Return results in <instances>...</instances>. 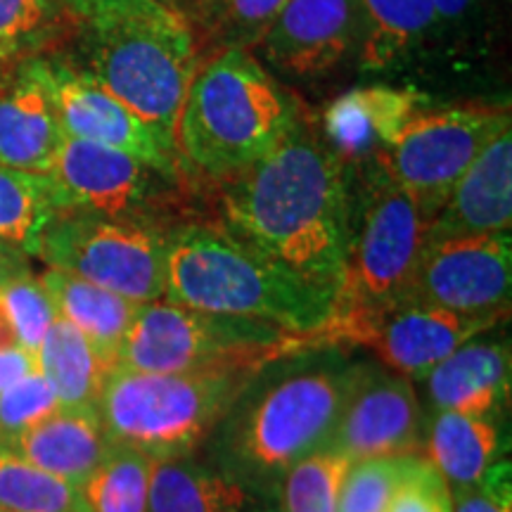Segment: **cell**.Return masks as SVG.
I'll list each match as a JSON object with an SVG mask.
<instances>
[{"label":"cell","mask_w":512,"mask_h":512,"mask_svg":"<svg viewBox=\"0 0 512 512\" xmlns=\"http://www.w3.org/2000/svg\"><path fill=\"white\" fill-rule=\"evenodd\" d=\"M155 3L164 5V8H169L174 12H181V15L190 19V15L197 10V5H200L202 0H155Z\"/></svg>","instance_id":"cell-43"},{"label":"cell","mask_w":512,"mask_h":512,"mask_svg":"<svg viewBox=\"0 0 512 512\" xmlns=\"http://www.w3.org/2000/svg\"><path fill=\"white\" fill-rule=\"evenodd\" d=\"M36 370V356L27 349H0V394Z\"/></svg>","instance_id":"cell-39"},{"label":"cell","mask_w":512,"mask_h":512,"mask_svg":"<svg viewBox=\"0 0 512 512\" xmlns=\"http://www.w3.org/2000/svg\"><path fill=\"white\" fill-rule=\"evenodd\" d=\"M0 304L17 332L19 347L36 356L43 337L57 320L53 299L43 287L41 275H34L29 268L12 275L0 290Z\"/></svg>","instance_id":"cell-34"},{"label":"cell","mask_w":512,"mask_h":512,"mask_svg":"<svg viewBox=\"0 0 512 512\" xmlns=\"http://www.w3.org/2000/svg\"><path fill=\"white\" fill-rule=\"evenodd\" d=\"M361 190L351 195V230L342 285L323 330L325 344H339L351 330L411 299L415 271L427 245L430 219L408 192L377 164H363Z\"/></svg>","instance_id":"cell-5"},{"label":"cell","mask_w":512,"mask_h":512,"mask_svg":"<svg viewBox=\"0 0 512 512\" xmlns=\"http://www.w3.org/2000/svg\"><path fill=\"white\" fill-rule=\"evenodd\" d=\"M418 107H422V98L413 91L389 86L354 88L328 105L323 138L344 169L363 166L394 143Z\"/></svg>","instance_id":"cell-19"},{"label":"cell","mask_w":512,"mask_h":512,"mask_svg":"<svg viewBox=\"0 0 512 512\" xmlns=\"http://www.w3.org/2000/svg\"><path fill=\"white\" fill-rule=\"evenodd\" d=\"M361 46L356 0H290L252 50L294 79H316L337 69Z\"/></svg>","instance_id":"cell-16"},{"label":"cell","mask_w":512,"mask_h":512,"mask_svg":"<svg viewBox=\"0 0 512 512\" xmlns=\"http://www.w3.org/2000/svg\"><path fill=\"white\" fill-rule=\"evenodd\" d=\"M510 479V460H498L477 486L451 491L453 512H512Z\"/></svg>","instance_id":"cell-37"},{"label":"cell","mask_w":512,"mask_h":512,"mask_svg":"<svg viewBox=\"0 0 512 512\" xmlns=\"http://www.w3.org/2000/svg\"><path fill=\"white\" fill-rule=\"evenodd\" d=\"M157 460L114 446L76 486L81 512H150V484Z\"/></svg>","instance_id":"cell-27"},{"label":"cell","mask_w":512,"mask_h":512,"mask_svg":"<svg viewBox=\"0 0 512 512\" xmlns=\"http://www.w3.org/2000/svg\"><path fill=\"white\" fill-rule=\"evenodd\" d=\"M64 15L57 0H0V67L34 57L64 31Z\"/></svg>","instance_id":"cell-30"},{"label":"cell","mask_w":512,"mask_h":512,"mask_svg":"<svg viewBox=\"0 0 512 512\" xmlns=\"http://www.w3.org/2000/svg\"><path fill=\"white\" fill-rule=\"evenodd\" d=\"M64 140L50 91L48 60H29L0 76V166L48 176Z\"/></svg>","instance_id":"cell-17"},{"label":"cell","mask_w":512,"mask_h":512,"mask_svg":"<svg viewBox=\"0 0 512 512\" xmlns=\"http://www.w3.org/2000/svg\"><path fill=\"white\" fill-rule=\"evenodd\" d=\"M309 344H320V339L290 335L256 320L197 311L162 297L136 306L117 368L138 373L261 368Z\"/></svg>","instance_id":"cell-8"},{"label":"cell","mask_w":512,"mask_h":512,"mask_svg":"<svg viewBox=\"0 0 512 512\" xmlns=\"http://www.w3.org/2000/svg\"><path fill=\"white\" fill-rule=\"evenodd\" d=\"M41 283L53 299L57 318L74 325L117 368L119 347L138 304L57 268H48Z\"/></svg>","instance_id":"cell-24"},{"label":"cell","mask_w":512,"mask_h":512,"mask_svg":"<svg viewBox=\"0 0 512 512\" xmlns=\"http://www.w3.org/2000/svg\"><path fill=\"white\" fill-rule=\"evenodd\" d=\"M287 3L290 0H202L190 15V22L202 17L207 27V48L214 53L223 48L252 50Z\"/></svg>","instance_id":"cell-32"},{"label":"cell","mask_w":512,"mask_h":512,"mask_svg":"<svg viewBox=\"0 0 512 512\" xmlns=\"http://www.w3.org/2000/svg\"><path fill=\"white\" fill-rule=\"evenodd\" d=\"M55 214L166 223L183 181L169 178L124 150L64 138L48 176ZM53 214V216H55Z\"/></svg>","instance_id":"cell-11"},{"label":"cell","mask_w":512,"mask_h":512,"mask_svg":"<svg viewBox=\"0 0 512 512\" xmlns=\"http://www.w3.org/2000/svg\"><path fill=\"white\" fill-rule=\"evenodd\" d=\"M498 320L503 318L465 316L408 299L358 325L344 342L368 347L382 368L406 380H425L446 356L472 337L494 330Z\"/></svg>","instance_id":"cell-15"},{"label":"cell","mask_w":512,"mask_h":512,"mask_svg":"<svg viewBox=\"0 0 512 512\" xmlns=\"http://www.w3.org/2000/svg\"><path fill=\"white\" fill-rule=\"evenodd\" d=\"M228 233L335 299L351 230L344 164L302 110L285 138L240 174L219 183Z\"/></svg>","instance_id":"cell-1"},{"label":"cell","mask_w":512,"mask_h":512,"mask_svg":"<svg viewBox=\"0 0 512 512\" xmlns=\"http://www.w3.org/2000/svg\"><path fill=\"white\" fill-rule=\"evenodd\" d=\"M57 3H60L74 19H81V22L86 24L159 5L155 0H57Z\"/></svg>","instance_id":"cell-38"},{"label":"cell","mask_w":512,"mask_h":512,"mask_svg":"<svg viewBox=\"0 0 512 512\" xmlns=\"http://www.w3.org/2000/svg\"><path fill=\"white\" fill-rule=\"evenodd\" d=\"M0 349H22L19 347L17 332L12 328L8 313H5L3 304H0Z\"/></svg>","instance_id":"cell-42"},{"label":"cell","mask_w":512,"mask_h":512,"mask_svg":"<svg viewBox=\"0 0 512 512\" xmlns=\"http://www.w3.org/2000/svg\"><path fill=\"white\" fill-rule=\"evenodd\" d=\"M512 292L510 233L427 240L411 299L465 316L505 318Z\"/></svg>","instance_id":"cell-12"},{"label":"cell","mask_w":512,"mask_h":512,"mask_svg":"<svg viewBox=\"0 0 512 512\" xmlns=\"http://www.w3.org/2000/svg\"><path fill=\"white\" fill-rule=\"evenodd\" d=\"M48 76L64 138L91 140L124 150L169 178L183 181L188 169L178 147L114 98L102 83L72 62L48 60Z\"/></svg>","instance_id":"cell-14"},{"label":"cell","mask_w":512,"mask_h":512,"mask_svg":"<svg viewBox=\"0 0 512 512\" xmlns=\"http://www.w3.org/2000/svg\"><path fill=\"white\" fill-rule=\"evenodd\" d=\"M508 126L510 110L501 105L418 107L373 164L432 221L467 166Z\"/></svg>","instance_id":"cell-10"},{"label":"cell","mask_w":512,"mask_h":512,"mask_svg":"<svg viewBox=\"0 0 512 512\" xmlns=\"http://www.w3.org/2000/svg\"><path fill=\"white\" fill-rule=\"evenodd\" d=\"M489 332L472 337L425 377L434 411L498 418L510 396L512 361L508 339Z\"/></svg>","instance_id":"cell-20"},{"label":"cell","mask_w":512,"mask_h":512,"mask_svg":"<svg viewBox=\"0 0 512 512\" xmlns=\"http://www.w3.org/2000/svg\"><path fill=\"white\" fill-rule=\"evenodd\" d=\"M349 467L351 460L330 448L299 460L275 489L280 512H337Z\"/></svg>","instance_id":"cell-31"},{"label":"cell","mask_w":512,"mask_h":512,"mask_svg":"<svg viewBox=\"0 0 512 512\" xmlns=\"http://www.w3.org/2000/svg\"><path fill=\"white\" fill-rule=\"evenodd\" d=\"M259 368L138 373L114 368L98 396L100 422L112 446L155 460L192 456Z\"/></svg>","instance_id":"cell-7"},{"label":"cell","mask_w":512,"mask_h":512,"mask_svg":"<svg viewBox=\"0 0 512 512\" xmlns=\"http://www.w3.org/2000/svg\"><path fill=\"white\" fill-rule=\"evenodd\" d=\"M512 228V126L503 128L465 169L444 207L430 221L427 240L510 233Z\"/></svg>","instance_id":"cell-18"},{"label":"cell","mask_w":512,"mask_h":512,"mask_svg":"<svg viewBox=\"0 0 512 512\" xmlns=\"http://www.w3.org/2000/svg\"><path fill=\"white\" fill-rule=\"evenodd\" d=\"M166 230L155 221L55 214L41 235L38 256L48 268L105 287L133 304L164 297Z\"/></svg>","instance_id":"cell-9"},{"label":"cell","mask_w":512,"mask_h":512,"mask_svg":"<svg viewBox=\"0 0 512 512\" xmlns=\"http://www.w3.org/2000/svg\"><path fill=\"white\" fill-rule=\"evenodd\" d=\"M382 512H453V496L430 460L418 458Z\"/></svg>","instance_id":"cell-36"},{"label":"cell","mask_w":512,"mask_h":512,"mask_svg":"<svg viewBox=\"0 0 512 512\" xmlns=\"http://www.w3.org/2000/svg\"><path fill=\"white\" fill-rule=\"evenodd\" d=\"M60 406L55 389L41 370L22 377L0 394V446H8L12 439Z\"/></svg>","instance_id":"cell-35"},{"label":"cell","mask_w":512,"mask_h":512,"mask_svg":"<svg viewBox=\"0 0 512 512\" xmlns=\"http://www.w3.org/2000/svg\"><path fill=\"white\" fill-rule=\"evenodd\" d=\"M150 512H266V498L219 467L183 456L157 460Z\"/></svg>","instance_id":"cell-22"},{"label":"cell","mask_w":512,"mask_h":512,"mask_svg":"<svg viewBox=\"0 0 512 512\" xmlns=\"http://www.w3.org/2000/svg\"><path fill=\"white\" fill-rule=\"evenodd\" d=\"M361 12V64L387 69L437 27L432 0H356Z\"/></svg>","instance_id":"cell-26"},{"label":"cell","mask_w":512,"mask_h":512,"mask_svg":"<svg viewBox=\"0 0 512 512\" xmlns=\"http://www.w3.org/2000/svg\"><path fill=\"white\" fill-rule=\"evenodd\" d=\"M8 448L48 475L79 486L114 446L107 439L98 408L60 406L12 439Z\"/></svg>","instance_id":"cell-21"},{"label":"cell","mask_w":512,"mask_h":512,"mask_svg":"<svg viewBox=\"0 0 512 512\" xmlns=\"http://www.w3.org/2000/svg\"><path fill=\"white\" fill-rule=\"evenodd\" d=\"M83 50L81 72L176 145L185 93L202 62L190 19L164 5L100 19L88 24Z\"/></svg>","instance_id":"cell-6"},{"label":"cell","mask_w":512,"mask_h":512,"mask_svg":"<svg viewBox=\"0 0 512 512\" xmlns=\"http://www.w3.org/2000/svg\"><path fill=\"white\" fill-rule=\"evenodd\" d=\"M46 176L0 166V242L24 256H38L41 235L53 219Z\"/></svg>","instance_id":"cell-28"},{"label":"cell","mask_w":512,"mask_h":512,"mask_svg":"<svg viewBox=\"0 0 512 512\" xmlns=\"http://www.w3.org/2000/svg\"><path fill=\"white\" fill-rule=\"evenodd\" d=\"M36 363L62 406L69 408H95L107 375L114 370L88 337L62 318H57L43 337Z\"/></svg>","instance_id":"cell-25"},{"label":"cell","mask_w":512,"mask_h":512,"mask_svg":"<svg viewBox=\"0 0 512 512\" xmlns=\"http://www.w3.org/2000/svg\"><path fill=\"white\" fill-rule=\"evenodd\" d=\"M418 458L425 456L373 458L351 463L339 491L337 512H382Z\"/></svg>","instance_id":"cell-33"},{"label":"cell","mask_w":512,"mask_h":512,"mask_svg":"<svg viewBox=\"0 0 512 512\" xmlns=\"http://www.w3.org/2000/svg\"><path fill=\"white\" fill-rule=\"evenodd\" d=\"M3 72H5V69H3V67H0V76H3Z\"/></svg>","instance_id":"cell-44"},{"label":"cell","mask_w":512,"mask_h":512,"mask_svg":"<svg viewBox=\"0 0 512 512\" xmlns=\"http://www.w3.org/2000/svg\"><path fill=\"white\" fill-rule=\"evenodd\" d=\"M477 0H432L434 15H437V24H451L460 22L467 12L475 8Z\"/></svg>","instance_id":"cell-40"},{"label":"cell","mask_w":512,"mask_h":512,"mask_svg":"<svg viewBox=\"0 0 512 512\" xmlns=\"http://www.w3.org/2000/svg\"><path fill=\"white\" fill-rule=\"evenodd\" d=\"M302 114L259 57L223 48L204 57L185 93L176 145L188 171L221 183L266 157Z\"/></svg>","instance_id":"cell-4"},{"label":"cell","mask_w":512,"mask_h":512,"mask_svg":"<svg viewBox=\"0 0 512 512\" xmlns=\"http://www.w3.org/2000/svg\"><path fill=\"white\" fill-rule=\"evenodd\" d=\"M0 510L3 512H81L76 486L31 465L0 446Z\"/></svg>","instance_id":"cell-29"},{"label":"cell","mask_w":512,"mask_h":512,"mask_svg":"<svg viewBox=\"0 0 512 512\" xmlns=\"http://www.w3.org/2000/svg\"><path fill=\"white\" fill-rule=\"evenodd\" d=\"M328 448L351 463L425 456V420L411 380L361 361Z\"/></svg>","instance_id":"cell-13"},{"label":"cell","mask_w":512,"mask_h":512,"mask_svg":"<svg viewBox=\"0 0 512 512\" xmlns=\"http://www.w3.org/2000/svg\"><path fill=\"white\" fill-rule=\"evenodd\" d=\"M358 366L337 344L261 366L207 439L209 463L271 498L292 465L328 448Z\"/></svg>","instance_id":"cell-2"},{"label":"cell","mask_w":512,"mask_h":512,"mask_svg":"<svg viewBox=\"0 0 512 512\" xmlns=\"http://www.w3.org/2000/svg\"><path fill=\"white\" fill-rule=\"evenodd\" d=\"M0 512H3V510H0Z\"/></svg>","instance_id":"cell-45"},{"label":"cell","mask_w":512,"mask_h":512,"mask_svg":"<svg viewBox=\"0 0 512 512\" xmlns=\"http://www.w3.org/2000/svg\"><path fill=\"white\" fill-rule=\"evenodd\" d=\"M164 299L190 309L247 318L290 335L318 337L335 299L254 252L221 221H181L166 230ZM325 344V342H323Z\"/></svg>","instance_id":"cell-3"},{"label":"cell","mask_w":512,"mask_h":512,"mask_svg":"<svg viewBox=\"0 0 512 512\" xmlns=\"http://www.w3.org/2000/svg\"><path fill=\"white\" fill-rule=\"evenodd\" d=\"M24 268H27V256L0 242V290H3V285L8 283L12 275L24 271Z\"/></svg>","instance_id":"cell-41"},{"label":"cell","mask_w":512,"mask_h":512,"mask_svg":"<svg viewBox=\"0 0 512 512\" xmlns=\"http://www.w3.org/2000/svg\"><path fill=\"white\" fill-rule=\"evenodd\" d=\"M425 458L451 491L477 486L503 460V437L496 418L434 411L425 427Z\"/></svg>","instance_id":"cell-23"}]
</instances>
